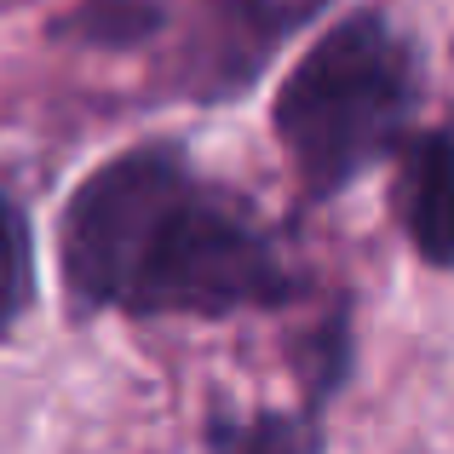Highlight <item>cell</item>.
<instances>
[{
    "mask_svg": "<svg viewBox=\"0 0 454 454\" xmlns=\"http://www.w3.org/2000/svg\"><path fill=\"white\" fill-rule=\"evenodd\" d=\"M58 247L87 310L236 317L300 300V270L270 224L167 145L104 161L69 196Z\"/></svg>",
    "mask_w": 454,
    "mask_h": 454,
    "instance_id": "cell-1",
    "label": "cell"
},
{
    "mask_svg": "<svg viewBox=\"0 0 454 454\" xmlns=\"http://www.w3.org/2000/svg\"><path fill=\"white\" fill-rule=\"evenodd\" d=\"M420 104V64L380 12L333 23L277 92V138L310 196H340L351 178L403 145Z\"/></svg>",
    "mask_w": 454,
    "mask_h": 454,
    "instance_id": "cell-2",
    "label": "cell"
},
{
    "mask_svg": "<svg viewBox=\"0 0 454 454\" xmlns=\"http://www.w3.org/2000/svg\"><path fill=\"white\" fill-rule=\"evenodd\" d=\"M397 213H403V231H409L414 254L454 270V133L449 127L409 145Z\"/></svg>",
    "mask_w": 454,
    "mask_h": 454,
    "instance_id": "cell-3",
    "label": "cell"
},
{
    "mask_svg": "<svg viewBox=\"0 0 454 454\" xmlns=\"http://www.w3.org/2000/svg\"><path fill=\"white\" fill-rule=\"evenodd\" d=\"M219 29V87H236L270 58L288 35H300L328 0H201Z\"/></svg>",
    "mask_w": 454,
    "mask_h": 454,
    "instance_id": "cell-4",
    "label": "cell"
},
{
    "mask_svg": "<svg viewBox=\"0 0 454 454\" xmlns=\"http://www.w3.org/2000/svg\"><path fill=\"white\" fill-rule=\"evenodd\" d=\"M213 454H317V426L300 414H219Z\"/></svg>",
    "mask_w": 454,
    "mask_h": 454,
    "instance_id": "cell-5",
    "label": "cell"
},
{
    "mask_svg": "<svg viewBox=\"0 0 454 454\" xmlns=\"http://www.w3.org/2000/svg\"><path fill=\"white\" fill-rule=\"evenodd\" d=\"M35 300V247H29V219L12 201V190L0 184V333H12V322Z\"/></svg>",
    "mask_w": 454,
    "mask_h": 454,
    "instance_id": "cell-6",
    "label": "cell"
}]
</instances>
